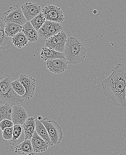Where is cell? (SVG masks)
<instances>
[{
  "mask_svg": "<svg viewBox=\"0 0 126 155\" xmlns=\"http://www.w3.org/2000/svg\"><path fill=\"white\" fill-rule=\"evenodd\" d=\"M25 132L26 139L31 140L36 130V119L33 117H28L22 125Z\"/></svg>",
  "mask_w": 126,
  "mask_h": 155,
  "instance_id": "19",
  "label": "cell"
},
{
  "mask_svg": "<svg viewBox=\"0 0 126 155\" xmlns=\"http://www.w3.org/2000/svg\"><path fill=\"white\" fill-rule=\"evenodd\" d=\"M46 21V19L42 12L40 14H39L33 19H32L30 22L36 30L38 31L43 26Z\"/></svg>",
  "mask_w": 126,
  "mask_h": 155,
  "instance_id": "24",
  "label": "cell"
},
{
  "mask_svg": "<svg viewBox=\"0 0 126 155\" xmlns=\"http://www.w3.org/2000/svg\"><path fill=\"white\" fill-rule=\"evenodd\" d=\"M3 19L5 23L10 22L17 23L21 26L26 24L27 22L21 7L18 5H16L14 7H11L7 11L3 14Z\"/></svg>",
  "mask_w": 126,
  "mask_h": 155,
  "instance_id": "5",
  "label": "cell"
},
{
  "mask_svg": "<svg viewBox=\"0 0 126 155\" xmlns=\"http://www.w3.org/2000/svg\"><path fill=\"white\" fill-rule=\"evenodd\" d=\"M22 26L17 23L8 22L5 23V32L8 37H13L17 34L22 31Z\"/></svg>",
  "mask_w": 126,
  "mask_h": 155,
  "instance_id": "21",
  "label": "cell"
},
{
  "mask_svg": "<svg viewBox=\"0 0 126 155\" xmlns=\"http://www.w3.org/2000/svg\"><path fill=\"white\" fill-rule=\"evenodd\" d=\"M36 131L38 135L47 143L50 146H53L52 141L45 127L40 120L36 119Z\"/></svg>",
  "mask_w": 126,
  "mask_h": 155,
  "instance_id": "20",
  "label": "cell"
},
{
  "mask_svg": "<svg viewBox=\"0 0 126 155\" xmlns=\"http://www.w3.org/2000/svg\"><path fill=\"white\" fill-rule=\"evenodd\" d=\"M41 122L44 124L48 132L53 145L59 144L63 140V134L62 128L58 123L47 117L43 118Z\"/></svg>",
  "mask_w": 126,
  "mask_h": 155,
  "instance_id": "4",
  "label": "cell"
},
{
  "mask_svg": "<svg viewBox=\"0 0 126 155\" xmlns=\"http://www.w3.org/2000/svg\"><path fill=\"white\" fill-rule=\"evenodd\" d=\"M11 85L14 90L19 96L22 97L26 94V89L19 79L13 81Z\"/></svg>",
  "mask_w": 126,
  "mask_h": 155,
  "instance_id": "25",
  "label": "cell"
},
{
  "mask_svg": "<svg viewBox=\"0 0 126 155\" xmlns=\"http://www.w3.org/2000/svg\"><path fill=\"white\" fill-rule=\"evenodd\" d=\"M62 30L61 23L46 20L38 32L39 37L47 40L61 32Z\"/></svg>",
  "mask_w": 126,
  "mask_h": 155,
  "instance_id": "6",
  "label": "cell"
},
{
  "mask_svg": "<svg viewBox=\"0 0 126 155\" xmlns=\"http://www.w3.org/2000/svg\"><path fill=\"white\" fill-rule=\"evenodd\" d=\"M29 41L22 31L12 37V43L16 47L21 48L27 45Z\"/></svg>",
  "mask_w": 126,
  "mask_h": 155,
  "instance_id": "22",
  "label": "cell"
},
{
  "mask_svg": "<svg viewBox=\"0 0 126 155\" xmlns=\"http://www.w3.org/2000/svg\"><path fill=\"white\" fill-rule=\"evenodd\" d=\"M19 81L26 89V94L22 97L25 101H29L33 97L35 94L36 87V79L26 74H21L19 78Z\"/></svg>",
  "mask_w": 126,
  "mask_h": 155,
  "instance_id": "9",
  "label": "cell"
},
{
  "mask_svg": "<svg viewBox=\"0 0 126 155\" xmlns=\"http://www.w3.org/2000/svg\"><path fill=\"white\" fill-rule=\"evenodd\" d=\"M87 50L83 44L76 37H68L63 54L68 64L76 65L83 62Z\"/></svg>",
  "mask_w": 126,
  "mask_h": 155,
  "instance_id": "2",
  "label": "cell"
},
{
  "mask_svg": "<svg viewBox=\"0 0 126 155\" xmlns=\"http://www.w3.org/2000/svg\"><path fill=\"white\" fill-rule=\"evenodd\" d=\"M26 140L25 132L22 125H15L14 126L13 138L9 141V143L13 146H16Z\"/></svg>",
  "mask_w": 126,
  "mask_h": 155,
  "instance_id": "14",
  "label": "cell"
},
{
  "mask_svg": "<svg viewBox=\"0 0 126 155\" xmlns=\"http://www.w3.org/2000/svg\"><path fill=\"white\" fill-rule=\"evenodd\" d=\"M68 38L67 34L62 31L61 32L46 40L45 45L47 47L63 53Z\"/></svg>",
  "mask_w": 126,
  "mask_h": 155,
  "instance_id": "8",
  "label": "cell"
},
{
  "mask_svg": "<svg viewBox=\"0 0 126 155\" xmlns=\"http://www.w3.org/2000/svg\"><path fill=\"white\" fill-rule=\"evenodd\" d=\"M22 32L26 35L29 42L34 43L38 41L39 37L38 31L34 28L30 22L27 21L22 26Z\"/></svg>",
  "mask_w": 126,
  "mask_h": 155,
  "instance_id": "18",
  "label": "cell"
},
{
  "mask_svg": "<svg viewBox=\"0 0 126 155\" xmlns=\"http://www.w3.org/2000/svg\"><path fill=\"white\" fill-rule=\"evenodd\" d=\"M13 112V107L7 104H3L0 105V121L5 119L12 121V116Z\"/></svg>",
  "mask_w": 126,
  "mask_h": 155,
  "instance_id": "23",
  "label": "cell"
},
{
  "mask_svg": "<svg viewBox=\"0 0 126 155\" xmlns=\"http://www.w3.org/2000/svg\"><path fill=\"white\" fill-rule=\"evenodd\" d=\"M13 80L9 75L2 76L0 78V103L7 104L11 106L21 104L25 101L18 95L12 87Z\"/></svg>",
  "mask_w": 126,
  "mask_h": 155,
  "instance_id": "3",
  "label": "cell"
},
{
  "mask_svg": "<svg viewBox=\"0 0 126 155\" xmlns=\"http://www.w3.org/2000/svg\"><path fill=\"white\" fill-rule=\"evenodd\" d=\"M66 58H57L46 61V66L50 71L57 74L63 73L68 67Z\"/></svg>",
  "mask_w": 126,
  "mask_h": 155,
  "instance_id": "11",
  "label": "cell"
},
{
  "mask_svg": "<svg viewBox=\"0 0 126 155\" xmlns=\"http://www.w3.org/2000/svg\"><path fill=\"white\" fill-rule=\"evenodd\" d=\"M12 121L15 125H23L28 118L27 110L20 104L14 105Z\"/></svg>",
  "mask_w": 126,
  "mask_h": 155,
  "instance_id": "12",
  "label": "cell"
},
{
  "mask_svg": "<svg viewBox=\"0 0 126 155\" xmlns=\"http://www.w3.org/2000/svg\"><path fill=\"white\" fill-rule=\"evenodd\" d=\"M42 13L46 20L48 21L62 23L65 19L62 9L54 5H47L42 9Z\"/></svg>",
  "mask_w": 126,
  "mask_h": 155,
  "instance_id": "7",
  "label": "cell"
},
{
  "mask_svg": "<svg viewBox=\"0 0 126 155\" xmlns=\"http://www.w3.org/2000/svg\"><path fill=\"white\" fill-rule=\"evenodd\" d=\"M15 153L18 155H35L36 153L33 148L31 140L28 139L15 146Z\"/></svg>",
  "mask_w": 126,
  "mask_h": 155,
  "instance_id": "15",
  "label": "cell"
},
{
  "mask_svg": "<svg viewBox=\"0 0 126 155\" xmlns=\"http://www.w3.org/2000/svg\"><path fill=\"white\" fill-rule=\"evenodd\" d=\"M41 58L44 61L57 58H65L63 53L58 52L52 48L44 47L42 48L40 53Z\"/></svg>",
  "mask_w": 126,
  "mask_h": 155,
  "instance_id": "17",
  "label": "cell"
},
{
  "mask_svg": "<svg viewBox=\"0 0 126 155\" xmlns=\"http://www.w3.org/2000/svg\"><path fill=\"white\" fill-rule=\"evenodd\" d=\"M5 23L2 17L1 18V26H0V50L5 51L10 48L12 43V37L6 36L5 32Z\"/></svg>",
  "mask_w": 126,
  "mask_h": 155,
  "instance_id": "16",
  "label": "cell"
},
{
  "mask_svg": "<svg viewBox=\"0 0 126 155\" xmlns=\"http://www.w3.org/2000/svg\"><path fill=\"white\" fill-rule=\"evenodd\" d=\"M31 142L33 148L36 153L46 152L50 147L47 142L38 135L36 130L31 138Z\"/></svg>",
  "mask_w": 126,
  "mask_h": 155,
  "instance_id": "13",
  "label": "cell"
},
{
  "mask_svg": "<svg viewBox=\"0 0 126 155\" xmlns=\"http://www.w3.org/2000/svg\"><path fill=\"white\" fill-rule=\"evenodd\" d=\"M15 126L14 122L11 120L5 119L0 122V128L2 131L7 128L12 127Z\"/></svg>",
  "mask_w": 126,
  "mask_h": 155,
  "instance_id": "27",
  "label": "cell"
},
{
  "mask_svg": "<svg viewBox=\"0 0 126 155\" xmlns=\"http://www.w3.org/2000/svg\"><path fill=\"white\" fill-rule=\"evenodd\" d=\"M102 85L104 96L109 102L116 106L126 107V65L118 63Z\"/></svg>",
  "mask_w": 126,
  "mask_h": 155,
  "instance_id": "1",
  "label": "cell"
},
{
  "mask_svg": "<svg viewBox=\"0 0 126 155\" xmlns=\"http://www.w3.org/2000/svg\"><path fill=\"white\" fill-rule=\"evenodd\" d=\"M14 132V127L7 128L2 131V137L6 140L10 141L12 140Z\"/></svg>",
  "mask_w": 126,
  "mask_h": 155,
  "instance_id": "26",
  "label": "cell"
},
{
  "mask_svg": "<svg viewBox=\"0 0 126 155\" xmlns=\"http://www.w3.org/2000/svg\"><path fill=\"white\" fill-rule=\"evenodd\" d=\"M21 8L26 19L29 22L42 12L40 5L39 4L31 2L25 3L21 6Z\"/></svg>",
  "mask_w": 126,
  "mask_h": 155,
  "instance_id": "10",
  "label": "cell"
}]
</instances>
